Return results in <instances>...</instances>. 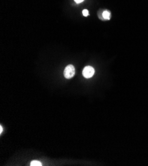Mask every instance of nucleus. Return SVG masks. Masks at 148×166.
<instances>
[{
	"label": "nucleus",
	"instance_id": "f257e3e1",
	"mask_svg": "<svg viewBox=\"0 0 148 166\" xmlns=\"http://www.w3.org/2000/svg\"><path fill=\"white\" fill-rule=\"evenodd\" d=\"M75 74V68L74 66L68 65L65 68L64 71V76L66 79H71L74 76Z\"/></svg>",
	"mask_w": 148,
	"mask_h": 166
},
{
	"label": "nucleus",
	"instance_id": "f03ea898",
	"mask_svg": "<svg viewBox=\"0 0 148 166\" xmlns=\"http://www.w3.org/2000/svg\"><path fill=\"white\" fill-rule=\"evenodd\" d=\"M94 72H95V70L94 68L92 66H86L85 68H84V70L82 71V74L85 78H90L93 76Z\"/></svg>",
	"mask_w": 148,
	"mask_h": 166
},
{
	"label": "nucleus",
	"instance_id": "7ed1b4c3",
	"mask_svg": "<svg viewBox=\"0 0 148 166\" xmlns=\"http://www.w3.org/2000/svg\"><path fill=\"white\" fill-rule=\"evenodd\" d=\"M102 16L104 19H110V13L108 11H104L102 13Z\"/></svg>",
	"mask_w": 148,
	"mask_h": 166
},
{
	"label": "nucleus",
	"instance_id": "20e7f679",
	"mask_svg": "<svg viewBox=\"0 0 148 166\" xmlns=\"http://www.w3.org/2000/svg\"><path fill=\"white\" fill-rule=\"evenodd\" d=\"M31 166H41L42 164L39 161H36V160H34V161H32L31 162Z\"/></svg>",
	"mask_w": 148,
	"mask_h": 166
},
{
	"label": "nucleus",
	"instance_id": "39448f33",
	"mask_svg": "<svg viewBox=\"0 0 148 166\" xmlns=\"http://www.w3.org/2000/svg\"><path fill=\"white\" fill-rule=\"evenodd\" d=\"M82 14H83V15H84V16L87 17V16L88 15V10H86V9L83 10V11H82Z\"/></svg>",
	"mask_w": 148,
	"mask_h": 166
},
{
	"label": "nucleus",
	"instance_id": "423d86ee",
	"mask_svg": "<svg viewBox=\"0 0 148 166\" xmlns=\"http://www.w3.org/2000/svg\"><path fill=\"white\" fill-rule=\"evenodd\" d=\"M75 1H76L77 4H79V3H81V2H82L84 0H74Z\"/></svg>",
	"mask_w": 148,
	"mask_h": 166
},
{
	"label": "nucleus",
	"instance_id": "0eeeda50",
	"mask_svg": "<svg viewBox=\"0 0 148 166\" xmlns=\"http://www.w3.org/2000/svg\"><path fill=\"white\" fill-rule=\"evenodd\" d=\"M2 131H3V128L1 127H0V133H2Z\"/></svg>",
	"mask_w": 148,
	"mask_h": 166
}]
</instances>
